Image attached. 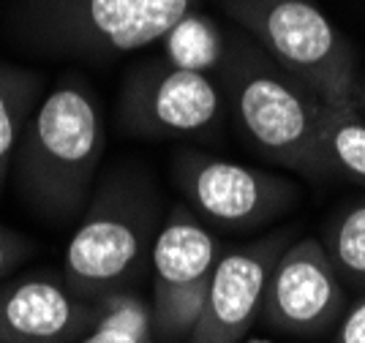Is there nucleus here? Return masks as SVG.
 Here are the masks:
<instances>
[{"label": "nucleus", "instance_id": "obj_1", "mask_svg": "<svg viewBox=\"0 0 365 343\" xmlns=\"http://www.w3.org/2000/svg\"><path fill=\"white\" fill-rule=\"evenodd\" d=\"M107 148L104 112L82 76L66 74L38 101L14 153L19 199L46 224L79 221Z\"/></svg>", "mask_w": 365, "mask_h": 343}, {"label": "nucleus", "instance_id": "obj_2", "mask_svg": "<svg viewBox=\"0 0 365 343\" xmlns=\"http://www.w3.org/2000/svg\"><path fill=\"white\" fill-rule=\"evenodd\" d=\"M215 76L237 131L262 158L300 178H333L322 145L324 101L245 39V30L227 36Z\"/></svg>", "mask_w": 365, "mask_h": 343}, {"label": "nucleus", "instance_id": "obj_3", "mask_svg": "<svg viewBox=\"0 0 365 343\" xmlns=\"http://www.w3.org/2000/svg\"><path fill=\"white\" fill-rule=\"evenodd\" d=\"M164 205L145 166H115L96 183L88 208L63 254V281L82 300L98 302L137 292L150 270Z\"/></svg>", "mask_w": 365, "mask_h": 343}, {"label": "nucleus", "instance_id": "obj_4", "mask_svg": "<svg viewBox=\"0 0 365 343\" xmlns=\"http://www.w3.org/2000/svg\"><path fill=\"white\" fill-rule=\"evenodd\" d=\"M205 0H16L11 25L25 44L52 58L112 63L164 41Z\"/></svg>", "mask_w": 365, "mask_h": 343}, {"label": "nucleus", "instance_id": "obj_5", "mask_svg": "<svg viewBox=\"0 0 365 343\" xmlns=\"http://www.w3.org/2000/svg\"><path fill=\"white\" fill-rule=\"evenodd\" d=\"M218 6L324 104H341L354 96V49L317 0H218Z\"/></svg>", "mask_w": 365, "mask_h": 343}, {"label": "nucleus", "instance_id": "obj_6", "mask_svg": "<svg viewBox=\"0 0 365 343\" xmlns=\"http://www.w3.org/2000/svg\"><path fill=\"white\" fill-rule=\"evenodd\" d=\"M227 101L213 74L153 58L131 66L120 82L118 123L139 139H215Z\"/></svg>", "mask_w": 365, "mask_h": 343}, {"label": "nucleus", "instance_id": "obj_7", "mask_svg": "<svg viewBox=\"0 0 365 343\" xmlns=\"http://www.w3.org/2000/svg\"><path fill=\"white\" fill-rule=\"evenodd\" d=\"M224 251V242L188 205H175L164 215L150 254L153 335L164 343L188 341Z\"/></svg>", "mask_w": 365, "mask_h": 343}, {"label": "nucleus", "instance_id": "obj_8", "mask_svg": "<svg viewBox=\"0 0 365 343\" xmlns=\"http://www.w3.org/2000/svg\"><path fill=\"white\" fill-rule=\"evenodd\" d=\"M172 178L185 205L205 224L227 232H251L297 205L300 188L267 169L235 164L205 150H178Z\"/></svg>", "mask_w": 365, "mask_h": 343}, {"label": "nucleus", "instance_id": "obj_9", "mask_svg": "<svg viewBox=\"0 0 365 343\" xmlns=\"http://www.w3.org/2000/svg\"><path fill=\"white\" fill-rule=\"evenodd\" d=\"M346 286L322 240H294L278 256L264 300L262 324L294 338L324 335L346 308Z\"/></svg>", "mask_w": 365, "mask_h": 343}, {"label": "nucleus", "instance_id": "obj_10", "mask_svg": "<svg viewBox=\"0 0 365 343\" xmlns=\"http://www.w3.org/2000/svg\"><path fill=\"white\" fill-rule=\"evenodd\" d=\"M292 229L224 251L207 286L205 308L185 343H240L257 322L264 289L278 256L292 242Z\"/></svg>", "mask_w": 365, "mask_h": 343}, {"label": "nucleus", "instance_id": "obj_11", "mask_svg": "<svg viewBox=\"0 0 365 343\" xmlns=\"http://www.w3.org/2000/svg\"><path fill=\"white\" fill-rule=\"evenodd\" d=\"M101 316L104 305L74 295L63 272H25L0 286V343H76Z\"/></svg>", "mask_w": 365, "mask_h": 343}, {"label": "nucleus", "instance_id": "obj_12", "mask_svg": "<svg viewBox=\"0 0 365 343\" xmlns=\"http://www.w3.org/2000/svg\"><path fill=\"white\" fill-rule=\"evenodd\" d=\"M41 98H44L41 74L0 60V194L11 175L16 145Z\"/></svg>", "mask_w": 365, "mask_h": 343}, {"label": "nucleus", "instance_id": "obj_13", "mask_svg": "<svg viewBox=\"0 0 365 343\" xmlns=\"http://www.w3.org/2000/svg\"><path fill=\"white\" fill-rule=\"evenodd\" d=\"M322 145L333 178L365 185V120L351 98L341 104H324Z\"/></svg>", "mask_w": 365, "mask_h": 343}, {"label": "nucleus", "instance_id": "obj_14", "mask_svg": "<svg viewBox=\"0 0 365 343\" xmlns=\"http://www.w3.org/2000/svg\"><path fill=\"white\" fill-rule=\"evenodd\" d=\"M322 245L327 248L344 286L365 292V196L335 210L324 224Z\"/></svg>", "mask_w": 365, "mask_h": 343}, {"label": "nucleus", "instance_id": "obj_15", "mask_svg": "<svg viewBox=\"0 0 365 343\" xmlns=\"http://www.w3.org/2000/svg\"><path fill=\"white\" fill-rule=\"evenodd\" d=\"M161 44H164V58L172 60L175 66L215 74L218 63L224 58L227 33L215 25V19L205 16L197 9V11L182 16L164 36Z\"/></svg>", "mask_w": 365, "mask_h": 343}, {"label": "nucleus", "instance_id": "obj_16", "mask_svg": "<svg viewBox=\"0 0 365 343\" xmlns=\"http://www.w3.org/2000/svg\"><path fill=\"white\" fill-rule=\"evenodd\" d=\"M98 302L104 305L101 322L76 343H158L153 335L150 302L137 292L112 295Z\"/></svg>", "mask_w": 365, "mask_h": 343}, {"label": "nucleus", "instance_id": "obj_17", "mask_svg": "<svg viewBox=\"0 0 365 343\" xmlns=\"http://www.w3.org/2000/svg\"><path fill=\"white\" fill-rule=\"evenodd\" d=\"M36 254V242L28 235L0 226V286L14 275L22 262H28Z\"/></svg>", "mask_w": 365, "mask_h": 343}, {"label": "nucleus", "instance_id": "obj_18", "mask_svg": "<svg viewBox=\"0 0 365 343\" xmlns=\"http://www.w3.org/2000/svg\"><path fill=\"white\" fill-rule=\"evenodd\" d=\"M335 343H365V292L344 308L335 329Z\"/></svg>", "mask_w": 365, "mask_h": 343}, {"label": "nucleus", "instance_id": "obj_19", "mask_svg": "<svg viewBox=\"0 0 365 343\" xmlns=\"http://www.w3.org/2000/svg\"><path fill=\"white\" fill-rule=\"evenodd\" d=\"M351 101H354L357 112H360V115H363V120H365V79L354 85V96H351Z\"/></svg>", "mask_w": 365, "mask_h": 343}]
</instances>
